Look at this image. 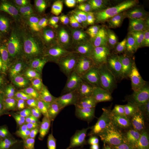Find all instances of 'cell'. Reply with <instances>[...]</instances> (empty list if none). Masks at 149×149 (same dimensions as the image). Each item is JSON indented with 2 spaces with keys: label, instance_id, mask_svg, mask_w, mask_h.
<instances>
[{
  "label": "cell",
  "instance_id": "obj_1",
  "mask_svg": "<svg viewBox=\"0 0 149 149\" xmlns=\"http://www.w3.org/2000/svg\"><path fill=\"white\" fill-rule=\"evenodd\" d=\"M42 65L45 86V99L54 113L65 115L79 109L84 104L80 86L74 77L58 65Z\"/></svg>",
  "mask_w": 149,
  "mask_h": 149
},
{
  "label": "cell",
  "instance_id": "obj_2",
  "mask_svg": "<svg viewBox=\"0 0 149 149\" xmlns=\"http://www.w3.org/2000/svg\"><path fill=\"white\" fill-rule=\"evenodd\" d=\"M12 92L18 112L29 116L38 110L45 98V86L41 64L32 59L26 60Z\"/></svg>",
  "mask_w": 149,
  "mask_h": 149
},
{
  "label": "cell",
  "instance_id": "obj_3",
  "mask_svg": "<svg viewBox=\"0 0 149 149\" xmlns=\"http://www.w3.org/2000/svg\"><path fill=\"white\" fill-rule=\"evenodd\" d=\"M113 126L129 149H140L149 139V105L141 104L123 115Z\"/></svg>",
  "mask_w": 149,
  "mask_h": 149
},
{
  "label": "cell",
  "instance_id": "obj_4",
  "mask_svg": "<svg viewBox=\"0 0 149 149\" xmlns=\"http://www.w3.org/2000/svg\"><path fill=\"white\" fill-rule=\"evenodd\" d=\"M141 105L127 95L118 92L100 96L95 104L96 111L109 118L113 125L120 117Z\"/></svg>",
  "mask_w": 149,
  "mask_h": 149
},
{
  "label": "cell",
  "instance_id": "obj_5",
  "mask_svg": "<svg viewBox=\"0 0 149 149\" xmlns=\"http://www.w3.org/2000/svg\"><path fill=\"white\" fill-rule=\"evenodd\" d=\"M0 21L15 26L32 38L38 34V25L32 12L15 3H7L2 6L0 10Z\"/></svg>",
  "mask_w": 149,
  "mask_h": 149
},
{
  "label": "cell",
  "instance_id": "obj_6",
  "mask_svg": "<svg viewBox=\"0 0 149 149\" xmlns=\"http://www.w3.org/2000/svg\"><path fill=\"white\" fill-rule=\"evenodd\" d=\"M95 122V118L91 116H72L63 124L61 133L81 148L84 146L86 135Z\"/></svg>",
  "mask_w": 149,
  "mask_h": 149
},
{
  "label": "cell",
  "instance_id": "obj_7",
  "mask_svg": "<svg viewBox=\"0 0 149 149\" xmlns=\"http://www.w3.org/2000/svg\"><path fill=\"white\" fill-rule=\"evenodd\" d=\"M0 110L11 138L14 140L18 123V108L12 91L0 90Z\"/></svg>",
  "mask_w": 149,
  "mask_h": 149
},
{
  "label": "cell",
  "instance_id": "obj_8",
  "mask_svg": "<svg viewBox=\"0 0 149 149\" xmlns=\"http://www.w3.org/2000/svg\"><path fill=\"white\" fill-rule=\"evenodd\" d=\"M55 35V47L61 57L68 63H79L81 59L76 48L79 40L77 37L66 30Z\"/></svg>",
  "mask_w": 149,
  "mask_h": 149
},
{
  "label": "cell",
  "instance_id": "obj_9",
  "mask_svg": "<svg viewBox=\"0 0 149 149\" xmlns=\"http://www.w3.org/2000/svg\"><path fill=\"white\" fill-rule=\"evenodd\" d=\"M38 25L46 32L52 34H57L66 31L67 21L64 12L60 7L56 10L39 13L32 12Z\"/></svg>",
  "mask_w": 149,
  "mask_h": 149
},
{
  "label": "cell",
  "instance_id": "obj_10",
  "mask_svg": "<svg viewBox=\"0 0 149 149\" xmlns=\"http://www.w3.org/2000/svg\"><path fill=\"white\" fill-rule=\"evenodd\" d=\"M126 17V6L122 1H114L105 8L102 19L103 26L116 32L122 27Z\"/></svg>",
  "mask_w": 149,
  "mask_h": 149
},
{
  "label": "cell",
  "instance_id": "obj_11",
  "mask_svg": "<svg viewBox=\"0 0 149 149\" xmlns=\"http://www.w3.org/2000/svg\"><path fill=\"white\" fill-rule=\"evenodd\" d=\"M19 54L16 38L8 32L0 31V63L6 66L16 64Z\"/></svg>",
  "mask_w": 149,
  "mask_h": 149
},
{
  "label": "cell",
  "instance_id": "obj_12",
  "mask_svg": "<svg viewBox=\"0 0 149 149\" xmlns=\"http://www.w3.org/2000/svg\"><path fill=\"white\" fill-rule=\"evenodd\" d=\"M118 73L120 82L128 89H134L138 85V70L133 62L128 57H124L119 61Z\"/></svg>",
  "mask_w": 149,
  "mask_h": 149
},
{
  "label": "cell",
  "instance_id": "obj_13",
  "mask_svg": "<svg viewBox=\"0 0 149 149\" xmlns=\"http://www.w3.org/2000/svg\"><path fill=\"white\" fill-rule=\"evenodd\" d=\"M86 74L92 85H100L107 79L109 74V68L103 59L92 58L86 63Z\"/></svg>",
  "mask_w": 149,
  "mask_h": 149
},
{
  "label": "cell",
  "instance_id": "obj_14",
  "mask_svg": "<svg viewBox=\"0 0 149 149\" xmlns=\"http://www.w3.org/2000/svg\"><path fill=\"white\" fill-rule=\"evenodd\" d=\"M70 10L74 21L84 25L90 21L93 13L90 2L87 0H72L69 2Z\"/></svg>",
  "mask_w": 149,
  "mask_h": 149
},
{
  "label": "cell",
  "instance_id": "obj_15",
  "mask_svg": "<svg viewBox=\"0 0 149 149\" xmlns=\"http://www.w3.org/2000/svg\"><path fill=\"white\" fill-rule=\"evenodd\" d=\"M45 127L42 124L33 125L20 140L21 149H36L43 141Z\"/></svg>",
  "mask_w": 149,
  "mask_h": 149
},
{
  "label": "cell",
  "instance_id": "obj_16",
  "mask_svg": "<svg viewBox=\"0 0 149 149\" xmlns=\"http://www.w3.org/2000/svg\"><path fill=\"white\" fill-rule=\"evenodd\" d=\"M118 40V35L115 33H106L102 35L97 42V47L101 52L109 55L116 54L115 46Z\"/></svg>",
  "mask_w": 149,
  "mask_h": 149
},
{
  "label": "cell",
  "instance_id": "obj_17",
  "mask_svg": "<svg viewBox=\"0 0 149 149\" xmlns=\"http://www.w3.org/2000/svg\"><path fill=\"white\" fill-rule=\"evenodd\" d=\"M97 48L95 38L90 36H86L79 39L77 44V51L81 59L93 53Z\"/></svg>",
  "mask_w": 149,
  "mask_h": 149
},
{
  "label": "cell",
  "instance_id": "obj_18",
  "mask_svg": "<svg viewBox=\"0 0 149 149\" xmlns=\"http://www.w3.org/2000/svg\"><path fill=\"white\" fill-rule=\"evenodd\" d=\"M28 3L34 12L39 13L50 12L60 7L59 2L54 0H31Z\"/></svg>",
  "mask_w": 149,
  "mask_h": 149
},
{
  "label": "cell",
  "instance_id": "obj_19",
  "mask_svg": "<svg viewBox=\"0 0 149 149\" xmlns=\"http://www.w3.org/2000/svg\"><path fill=\"white\" fill-rule=\"evenodd\" d=\"M120 40L121 43L129 49H133L139 44L138 36L131 31H126L120 34Z\"/></svg>",
  "mask_w": 149,
  "mask_h": 149
},
{
  "label": "cell",
  "instance_id": "obj_20",
  "mask_svg": "<svg viewBox=\"0 0 149 149\" xmlns=\"http://www.w3.org/2000/svg\"><path fill=\"white\" fill-rule=\"evenodd\" d=\"M132 10L138 15H145L149 13V0H132L130 2Z\"/></svg>",
  "mask_w": 149,
  "mask_h": 149
},
{
  "label": "cell",
  "instance_id": "obj_21",
  "mask_svg": "<svg viewBox=\"0 0 149 149\" xmlns=\"http://www.w3.org/2000/svg\"><path fill=\"white\" fill-rule=\"evenodd\" d=\"M13 140L0 110V143L5 146H8Z\"/></svg>",
  "mask_w": 149,
  "mask_h": 149
},
{
  "label": "cell",
  "instance_id": "obj_22",
  "mask_svg": "<svg viewBox=\"0 0 149 149\" xmlns=\"http://www.w3.org/2000/svg\"><path fill=\"white\" fill-rule=\"evenodd\" d=\"M50 149H81V147L71 140L64 138L55 139L50 145Z\"/></svg>",
  "mask_w": 149,
  "mask_h": 149
},
{
  "label": "cell",
  "instance_id": "obj_23",
  "mask_svg": "<svg viewBox=\"0 0 149 149\" xmlns=\"http://www.w3.org/2000/svg\"><path fill=\"white\" fill-rule=\"evenodd\" d=\"M139 44L143 53L149 55V37L144 31L138 36Z\"/></svg>",
  "mask_w": 149,
  "mask_h": 149
},
{
  "label": "cell",
  "instance_id": "obj_24",
  "mask_svg": "<svg viewBox=\"0 0 149 149\" xmlns=\"http://www.w3.org/2000/svg\"><path fill=\"white\" fill-rule=\"evenodd\" d=\"M144 65H145V67H144L145 73L147 78L149 80V60L147 61Z\"/></svg>",
  "mask_w": 149,
  "mask_h": 149
},
{
  "label": "cell",
  "instance_id": "obj_25",
  "mask_svg": "<svg viewBox=\"0 0 149 149\" xmlns=\"http://www.w3.org/2000/svg\"><path fill=\"white\" fill-rule=\"evenodd\" d=\"M3 76H4V74H3V71L2 69V66L0 65V84H1L3 79Z\"/></svg>",
  "mask_w": 149,
  "mask_h": 149
},
{
  "label": "cell",
  "instance_id": "obj_26",
  "mask_svg": "<svg viewBox=\"0 0 149 149\" xmlns=\"http://www.w3.org/2000/svg\"><path fill=\"white\" fill-rule=\"evenodd\" d=\"M140 149H149V143L146 142L145 144H144Z\"/></svg>",
  "mask_w": 149,
  "mask_h": 149
},
{
  "label": "cell",
  "instance_id": "obj_27",
  "mask_svg": "<svg viewBox=\"0 0 149 149\" xmlns=\"http://www.w3.org/2000/svg\"><path fill=\"white\" fill-rule=\"evenodd\" d=\"M145 31L146 32V33H147V34L148 35V36L149 37V28H148V27H146V29H145Z\"/></svg>",
  "mask_w": 149,
  "mask_h": 149
},
{
  "label": "cell",
  "instance_id": "obj_28",
  "mask_svg": "<svg viewBox=\"0 0 149 149\" xmlns=\"http://www.w3.org/2000/svg\"><path fill=\"white\" fill-rule=\"evenodd\" d=\"M146 27H148V28H149V22H147V23H146Z\"/></svg>",
  "mask_w": 149,
  "mask_h": 149
},
{
  "label": "cell",
  "instance_id": "obj_29",
  "mask_svg": "<svg viewBox=\"0 0 149 149\" xmlns=\"http://www.w3.org/2000/svg\"><path fill=\"white\" fill-rule=\"evenodd\" d=\"M147 142H148V143H149V139H148V141H147Z\"/></svg>",
  "mask_w": 149,
  "mask_h": 149
}]
</instances>
